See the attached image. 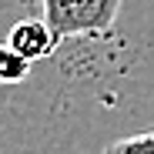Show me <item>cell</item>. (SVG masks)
<instances>
[{"mask_svg": "<svg viewBox=\"0 0 154 154\" xmlns=\"http://www.w3.org/2000/svg\"><path fill=\"white\" fill-rule=\"evenodd\" d=\"M47 27L64 37H87V34H111L121 14V0H40Z\"/></svg>", "mask_w": 154, "mask_h": 154, "instance_id": "obj_1", "label": "cell"}, {"mask_svg": "<svg viewBox=\"0 0 154 154\" xmlns=\"http://www.w3.org/2000/svg\"><path fill=\"white\" fill-rule=\"evenodd\" d=\"M7 47L10 50H17V54L23 57V60H44V57H50L54 54V47H57V34L47 27V20L40 17H23V20H17L14 27H10V34H7Z\"/></svg>", "mask_w": 154, "mask_h": 154, "instance_id": "obj_2", "label": "cell"}, {"mask_svg": "<svg viewBox=\"0 0 154 154\" xmlns=\"http://www.w3.org/2000/svg\"><path fill=\"white\" fill-rule=\"evenodd\" d=\"M30 74V60H23L17 50L0 44V84H20Z\"/></svg>", "mask_w": 154, "mask_h": 154, "instance_id": "obj_3", "label": "cell"}, {"mask_svg": "<svg viewBox=\"0 0 154 154\" xmlns=\"http://www.w3.org/2000/svg\"><path fill=\"white\" fill-rule=\"evenodd\" d=\"M104 154H154V131H144V134H131V137L111 141V144L104 147Z\"/></svg>", "mask_w": 154, "mask_h": 154, "instance_id": "obj_4", "label": "cell"}]
</instances>
